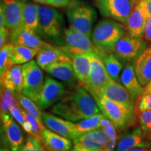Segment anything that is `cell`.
<instances>
[{
    "instance_id": "obj_12",
    "label": "cell",
    "mask_w": 151,
    "mask_h": 151,
    "mask_svg": "<svg viewBox=\"0 0 151 151\" xmlns=\"http://www.w3.org/2000/svg\"><path fill=\"white\" fill-rule=\"evenodd\" d=\"M146 48V43L141 38L124 35L118 40L114 47L115 53L123 62L134 60Z\"/></svg>"
},
{
    "instance_id": "obj_3",
    "label": "cell",
    "mask_w": 151,
    "mask_h": 151,
    "mask_svg": "<svg viewBox=\"0 0 151 151\" xmlns=\"http://www.w3.org/2000/svg\"><path fill=\"white\" fill-rule=\"evenodd\" d=\"M41 36L57 45H65V20L58 9L49 5L38 4Z\"/></svg>"
},
{
    "instance_id": "obj_5",
    "label": "cell",
    "mask_w": 151,
    "mask_h": 151,
    "mask_svg": "<svg viewBox=\"0 0 151 151\" xmlns=\"http://www.w3.org/2000/svg\"><path fill=\"white\" fill-rule=\"evenodd\" d=\"M69 27L81 32L91 38L93 25L97 14L93 7L79 1L69 3L67 9Z\"/></svg>"
},
{
    "instance_id": "obj_28",
    "label": "cell",
    "mask_w": 151,
    "mask_h": 151,
    "mask_svg": "<svg viewBox=\"0 0 151 151\" xmlns=\"http://www.w3.org/2000/svg\"><path fill=\"white\" fill-rule=\"evenodd\" d=\"M14 44V43H13ZM41 48H32L29 47L14 44L11 52V59L15 65H24L31 61Z\"/></svg>"
},
{
    "instance_id": "obj_33",
    "label": "cell",
    "mask_w": 151,
    "mask_h": 151,
    "mask_svg": "<svg viewBox=\"0 0 151 151\" xmlns=\"http://www.w3.org/2000/svg\"><path fill=\"white\" fill-rule=\"evenodd\" d=\"M18 104L14 93L8 88L1 86V115L9 113L11 107Z\"/></svg>"
},
{
    "instance_id": "obj_4",
    "label": "cell",
    "mask_w": 151,
    "mask_h": 151,
    "mask_svg": "<svg viewBox=\"0 0 151 151\" xmlns=\"http://www.w3.org/2000/svg\"><path fill=\"white\" fill-rule=\"evenodd\" d=\"M100 111L114 124L116 128L124 130L135 124V110L113 101L103 95L95 98Z\"/></svg>"
},
{
    "instance_id": "obj_16",
    "label": "cell",
    "mask_w": 151,
    "mask_h": 151,
    "mask_svg": "<svg viewBox=\"0 0 151 151\" xmlns=\"http://www.w3.org/2000/svg\"><path fill=\"white\" fill-rule=\"evenodd\" d=\"M73 145L92 151H103L110 142V139L102 128L83 134L73 139Z\"/></svg>"
},
{
    "instance_id": "obj_44",
    "label": "cell",
    "mask_w": 151,
    "mask_h": 151,
    "mask_svg": "<svg viewBox=\"0 0 151 151\" xmlns=\"http://www.w3.org/2000/svg\"><path fill=\"white\" fill-rule=\"evenodd\" d=\"M144 93H151V82L149 83L145 87L143 94Z\"/></svg>"
},
{
    "instance_id": "obj_46",
    "label": "cell",
    "mask_w": 151,
    "mask_h": 151,
    "mask_svg": "<svg viewBox=\"0 0 151 151\" xmlns=\"http://www.w3.org/2000/svg\"><path fill=\"white\" fill-rule=\"evenodd\" d=\"M0 151H12V150H11L10 149L6 148H1V150H0Z\"/></svg>"
},
{
    "instance_id": "obj_35",
    "label": "cell",
    "mask_w": 151,
    "mask_h": 151,
    "mask_svg": "<svg viewBox=\"0 0 151 151\" xmlns=\"http://www.w3.org/2000/svg\"><path fill=\"white\" fill-rule=\"evenodd\" d=\"M20 151H46L42 143L35 139V138L28 136L26 138L25 142L22 146Z\"/></svg>"
},
{
    "instance_id": "obj_34",
    "label": "cell",
    "mask_w": 151,
    "mask_h": 151,
    "mask_svg": "<svg viewBox=\"0 0 151 151\" xmlns=\"http://www.w3.org/2000/svg\"><path fill=\"white\" fill-rule=\"evenodd\" d=\"M139 118L140 127L145 134L151 140V110L136 113Z\"/></svg>"
},
{
    "instance_id": "obj_32",
    "label": "cell",
    "mask_w": 151,
    "mask_h": 151,
    "mask_svg": "<svg viewBox=\"0 0 151 151\" xmlns=\"http://www.w3.org/2000/svg\"><path fill=\"white\" fill-rule=\"evenodd\" d=\"M14 44L9 42L1 48L0 50V76L14 65L11 59V52Z\"/></svg>"
},
{
    "instance_id": "obj_7",
    "label": "cell",
    "mask_w": 151,
    "mask_h": 151,
    "mask_svg": "<svg viewBox=\"0 0 151 151\" xmlns=\"http://www.w3.org/2000/svg\"><path fill=\"white\" fill-rule=\"evenodd\" d=\"M22 76H23V88L22 93L36 101L42 90L44 80L41 68L37 62L31 61L22 65Z\"/></svg>"
},
{
    "instance_id": "obj_9",
    "label": "cell",
    "mask_w": 151,
    "mask_h": 151,
    "mask_svg": "<svg viewBox=\"0 0 151 151\" xmlns=\"http://www.w3.org/2000/svg\"><path fill=\"white\" fill-rule=\"evenodd\" d=\"M1 139L4 148L20 151L24 143L21 128L10 113L1 115Z\"/></svg>"
},
{
    "instance_id": "obj_15",
    "label": "cell",
    "mask_w": 151,
    "mask_h": 151,
    "mask_svg": "<svg viewBox=\"0 0 151 151\" xmlns=\"http://www.w3.org/2000/svg\"><path fill=\"white\" fill-rule=\"evenodd\" d=\"M99 95L104 96L113 101L122 104L128 108L135 110L136 101L124 86L118 81L111 79L101 89L98 96Z\"/></svg>"
},
{
    "instance_id": "obj_37",
    "label": "cell",
    "mask_w": 151,
    "mask_h": 151,
    "mask_svg": "<svg viewBox=\"0 0 151 151\" xmlns=\"http://www.w3.org/2000/svg\"><path fill=\"white\" fill-rule=\"evenodd\" d=\"M9 113L14 118V120L21 125V127L24 125V122H25V119H24V117L22 114L21 109H20V106L19 104L11 107L9 110Z\"/></svg>"
},
{
    "instance_id": "obj_13",
    "label": "cell",
    "mask_w": 151,
    "mask_h": 151,
    "mask_svg": "<svg viewBox=\"0 0 151 151\" xmlns=\"http://www.w3.org/2000/svg\"><path fill=\"white\" fill-rule=\"evenodd\" d=\"M65 93L63 83L51 77L46 76L42 90L35 102L41 110H46L62 99Z\"/></svg>"
},
{
    "instance_id": "obj_26",
    "label": "cell",
    "mask_w": 151,
    "mask_h": 151,
    "mask_svg": "<svg viewBox=\"0 0 151 151\" xmlns=\"http://www.w3.org/2000/svg\"><path fill=\"white\" fill-rule=\"evenodd\" d=\"M44 71L58 80L64 81L70 85H73L76 80L72 62H55L46 67Z\"/></svg>"
},
{
    "instance_id": "obj_41",
    "label": "cell",
    "mask_w": 151,
    "mask_h": 151,
    "mask_svg": "<svg viewBox=\"0 0 151 151\" xmlns=\"http://www.w3.org/2000/svg\"><path fill=\"white\" fill-rule=\"evenodd\" d=\"M141 1L145 4L149 14L151 16V0H141Z\"/></svg>"
},
{
    "instance_id": "obj_31",
    "label": "cell",
    "mask_w": 151,
    "mask_h": 151,
    "mask_svg": "<svg viewBox=\"0 0 151 151\" xmlns=\"http://www.w3.org/2000/svg\"><path fill=\"white\" fill-rule=\"evenodd\" d=\"M103 116V113H99L88 118L74 122L76 132L78 134V137L83 134L86 133V132L101 128L100 120Z\"/></svg>"
},
{
    "instance_id": "obj_45",
    "label": "cell",
    "mask_w": 151,
    "mask_h": 151,
    "mask_svg": "<svg viewBox=\"0 0 151 151\" xmlns=\"http://www.w3.org/2000/svg\"><path fill=\"white\" fill-rule=\"evenodd\" d=\"M35 2L43 5H48V0H35Z\"/></svg>"
},
{
    "instance_id": "obj_30",
    "label": "cell",
    "mask_w": 151,
    "mask_h": 151,
    "mask_svg": "<svg viewBox=\"0 0 151 151\" xmlns=\"http://www.w3.org/2000/svg\"><path fill=\"white\" fill-rule=\"evenodd\" d=\"M14 94L16 101L24 111L43 124V113H41V109L38 106L37 104H36L35 101L24 96L22 93H16Z\"/></svg>"
},
{
    "instance_id": "obj_21",
    "label": "cell",
    "mask_w": 151,
    "mask_h": 151,
    "mask_svg": "<svg viewBox=\"0 0 151 151\" xmlns=\"http://www.w3.org/2000/svg\"><path fill=\"white\" fill-rule=\"evenodd\" d=\"M41 143L46 151H70L72 148L71 139L46 127L42 131Z\"/></svg>"
},
{
    "instance_id": "obj_18",
    "label": "cell",
    "mask_w": 151,
    "mask_h": 151,
    "mask_svg": "<svg viewBox=\"0 0 151 151\" xmlns=\"http://www.w3.org/2000/svg\"><path fill=\"white\" fill-rule=\"evenodd\" d=\"M43 122L47 128L58 134L73 140L78 137L76 132L74 122L66 119L51 114L50 113H43Z\"/></svg>"
},
{
    "instance_id": "obj_43",
    "label": "cell",
    "mask_w": 151,
    "mask_h": 151,
    "mask_svg": "<svg viewBox=\"0 0 151 151\" xmlns=\"http://www.w3.org/2000/svg\"><path fill=\"white\" fill-rule=\"evenodd\" d=\"M129 151H151V148H137L131 149Z\"/></svg>"
},
{
    "instance_id": "obj_20",
    "label": "cell",
    "mask_w": 151,
    "mask_h": 151,
    "mask_svg": "<svg viewBox=\"0 0 151 151\" xmlns=\"http://www.w3.org/2000/svg\"><path fill=\"white\" fill-rule=\"evenodd\" d=\"M36 60L38 65L43 70L48 65L55 62H72L70 57L62 50L61 47L53 46L49 43L39 50L37 55Z\"/></svg>"
},
{
    "instance_id": "obj_29",
    "label": "cell",
    "mask_w": 151,
    "mask_h": 151,
    "mask_svg": "<svg viewBox=\"0 0 151 151\" xmlns=\"http://www.w3.org/2000/svg\"><path fill=\"white\" fill-rule=\"evenodd\" d=\"M102 60L111 78L120 83V75L123 69V62L113 52L105 55Z\"/></svg>"
},
{
    "instance_id": "obj_36",
    "label": "cell",
    "mask_w": 151,
    "mask_h": 151,
    "mask_svg": "<svg viewBox=\"0 0 151 151\" xmlns=\"http://www.w3.org/2000/svg\"><path fill=\"white\" fill-rule=\"evenodd\" d=\"M151 110V93H144L137 100L135 113Z\"/></svg>"
},
{
    "instance_id": "obj_10",
    "label": "cell",
    "mask_w": 151,
    "mask_h": 151,
    "mask_svg": "<svg viewBox=\"0 0 151 151\" xmlns=\"http://www.w3.org/2000/svg\"><path fill=\"white\" fill-rule=\"evenodd\" d=\"M111 79L101 57L97 53L92 54L89 78L87 83L83 86L84 88L95 99Z\"/></svg>"
},
{
    "instance_id": "obj_6",
    "label": "cell",
    "mask_w": 151,
    "mask_h": 151,
    "mask_svg": "<svg viewBox=\"0 0 151 151\" xmlns=\"http://www.w3.org/2000/svg\"><path fill=\"white\" fill-rule=\"evenodd\" d=\"M139 0H95L100 14L125 25Z\"/></svg>"
},
{
    "instance_id": "obj_8",
    "label": "cell",
    "mask_w": 151,
    "mask_h": 151,
    "mask_svg": "<svg viewBox=\"0 0 151 151\" xmlns=\"http://www.w3.org/2000/svg\"><path fill=\"white\" fill-rule=\"evenodd\" d=\"M60 47L69 57L71 55L84 52H95L100 56L91 38L71 27L65 29V45Z\"/></svg>"
},
{
    "instance_id": "obj_24",
    "label": "cell",
    "mask_w": 151,
    "mask_h": 151,
    "mask_svg": "<svg viewBox=\"0 0 151 151\" xmlns=\"http://www.w3.org/2000/svg\"><path fill=\"white\" fill-rule=\"evenodd\" d=\"M120 83L129 92L135 101L143 93L144 88L138 80L134 65L130 62H128L122 69L120 75Z\"/></svg>"
},
{
    "instance_id": "obj_27",
    "label": "cell",
    "mask_w": 151,
    "mask_h": 151,
    "mask_svg": "<svg viewBox=\"0 0 151 151\" xmlns=\"http://www.w3.org/2000/svg\"><path fill=\"white\" fill-rule=\"evenodd\" d=\"M25 27L34 30L41 36L40 19L39 16L38 4L31 2H24L23 24Z\"/></svg>"
},
{
    "instance_id": "obj_19",
    "label": "cell",
    "mask_w": 151,
    "mask_h": 151,
    "mask_svg": "<svg viewBox=\"0 0 151 151\" xmlns=\"http://www.w3.org/2000/svg\"><path fill=\"white\" fill-rule=\"evenodd\" d=\"M150 16L146 5L139 0L128 18L125 27L129 35L143 39V31L148 17Z\"/></svg>"
},
{
    "instance_id": "obj_17",
    "label": "cell",
    "mask_w": 151,
    "mask_h": 151,
    "mask_svg": "<svg viewBox=\"0 0 151 151\" xmlns=\"http://www.w3.org/2000/svg\"><path fill=\"white\" fill-rule=\"evenodd\" d=\"M9 42L32 48H41L48 43L41 39L36 32L24 25L11 31Z\"/></svg>"
},
{
    "instance_id": "obj_42",
    "label": "cell",
    "mask_w": 151,
    "mask_h": 151,
    "mask_svg": "<svg viewBox=\"0 0 151 151\" xmlns=\"http://www.w3.org/2000/svg\"><path fill=\"white\" fill-rule=\"evenodd\" d=\"M70 151H92V150H90L89 149L83 148V147H81L79 146H74V145H73V149L72 150H71Z\"/></svg>"
},
{
    "instance_id": "obj_38",
    "label": "cell",
    "mask_w": 151,
    "mask_h": 151,
    "mask_svg": "<svg viewBox=\"0 0 151 151\" xmlns=\"http://www.w3.org/2000/svg\"><path fill=\"white\" fill-rule=\"evenodd\" d=\"M11 31L5 27H0V48L8 43L10 38Z\"/></svg>"
},
{
    "instance_id": "obj_22",
    "label": "cell",
    "mask_w": 151,
    "mask_h": 151,
    "mask_svg": "<svg viewBox=\"0 0 151 151\" xmlns=\"http://www.w3.org/2000/svg\"><path fill=\"white\" fill-rule=\"evenodd\" d=\"M135 73L141 86L151 82V46L146 47L134 61Z\"/></svg>"
},
{
    "instance_id": "obj_14",
    "label": "cell",
    "mask_w": 151,
    "mask_h": 151,
    "mask_svg": "<svg viewBox=\"0 0 151 151\" xmlns=\"http://www.w3.org/2000/svg\"><path fill=\"white\" fill-rule=\"evenodd\" d=\"M137 148H151V140L141 127H136L118 135L115 151H129Z\"/></svg>"
},
{
    "instance_id": "obj_23",
    "label": "cell",
    "mask_w": 151,
    "mask_h": 151,
    "mask_svg": "<svg viewBox=\"0 0 151 151\" xmlns=\"http://www.w3.org/2000/svg\"><path fill=\"white\" fill-rule=\"evenodd\" d=\"M93 53L95 52H84L70 55L76 78L83 86L87 83L89 78L90 62Z\"/></svg>"
},
{
    "instance_id": "obj_40",
    "label": "cell",
    "mask_w": 151,
    "mask_h": 151,
    "mask_svg": "<svg viewBox=\"0 0 151 151\" xmlns=\"http://www.w3.org/2000/svg\"><path fill=\"white\" fill-rule=\"evenodd\" d=\"M71 0H48V5L53 7H65L70 3Z\"/></svg>"
},
{
    "instance_id": "obj_39",
    "label": "cell",
    "mask_w": 151,
    "mask_h": 151,
    "mask_svg": "<svg viewBox=\"0 0 151 151\" xmlns=\"http://www.w3.org/2000/svg\"><path fill=\"white\" fill-rule=\"evenodd\" d=\"M143 38L145 41L151 43V16H149L147 18L144 31H143Z\"/></svg>"
},
{
    "instance_id": "obj_2",
    "label": "cell",
    "mask_w": 151,
    "mask_h": 151,
    "mask_svg": "<svg viewBox=\"0 0 151 151\" xmlns=\"http://www.w3.org/2000/svg\"><path fill=\"white\" fill-rule=\"evenodd\" d=\"M126 30L123 24L112 19H104L94 26L91 39L101 58L113 52L116 43L126 35Z\"/></svg>"
},
{
    "instance_id": "obj_11",
    "label": "cell",
    "mask_w": 151,
    "mask_h": 151,
    "mask_svg": "<svg viewBox=\"0 0 151 151\" xmlns=\"http://www.w3.org/2000/svg\"><path fill=\"white\" fill-rule=\"evenodd\" d=\"M24 2L20 0H1L0 5V27L12 31L23 24Z\"/></svg>"
},
{
    "instance_id": "obj_25",
    "label": "cell",
    "mask_w": 151,
    "mask_h": 151,
    "mask_svg": "<svg viewBox=\"0 0 151 151\" xmlns=\"http://www.w3.org/2000/svg\"><path fill=\"white\" fill-rule=\"evenodd\" d=\"M0 77L1 86L8 88L14 94L22 93L23 88L22 65H14Z\"/></svg>"
},
{
    "instance_id": "obj_47",
    "label": "cell",
    "mask_w": 151,
    "mask_h": 151,
    "mask_svg": "<svg viewBox=\"0 0 151 151\" xmlns=\"http://www.w3.org/2000/svg\"><path fill=\"white\" fill-rule=\"evenodd\" d=\"M22 1H27V0H22Z\"/></svg>"
},
{
    "instance_id": "obj_1",
    "label": "cell",
    "mask_w": 151,
    "mask_h": 151,
    "mask_svg": "<svg viewBox=\"0 0 151 151\" xmlns=\"http://www.w3.org/2000/svg\"><path fill=\"white\" fill-rule=\"evenodd\" d=\"M53 114L76 122L100 113L95 99L83 86L75 87L73 91L65 96L52 106Z\"/></svg>"
}]
</instances>
